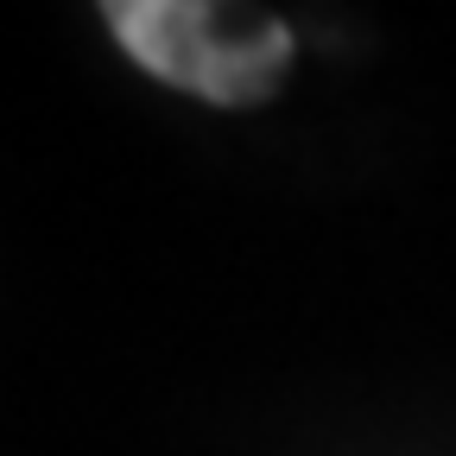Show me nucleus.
<instances>
[{
	"label": "nucleus",
	"instance_id": "f257e3e1",
	"mask_svg": "<svg viewBox=\"0 0 456 456\" xmlns=\"http://www.w3.org/2000/svg\"><path fill=\"white\" fill-rule=\"evenodd\" d=\"M108 26L159 83L222 108L266 102L292 64V32L279 20L228 13L209 0H114Z\"/></svg>",
	"mask_w": 456,
	"mask_h": 456
}]
</instances>
